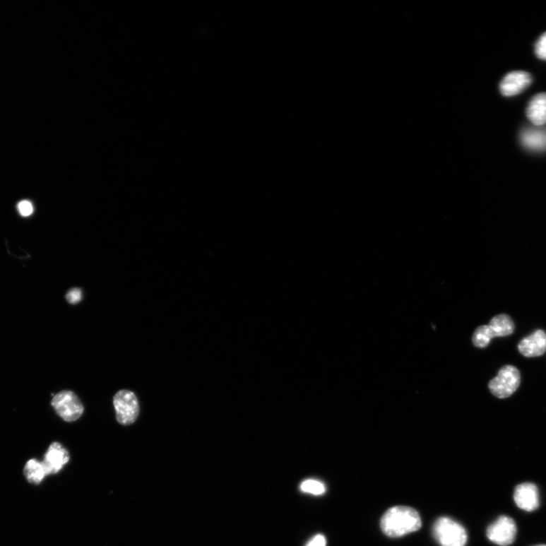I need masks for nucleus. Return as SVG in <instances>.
Listing matches in <instances>:
<instances>
[{
    "mask_svg": "<svg viewBox=\"0 0 546 546\" xmlns=\"http://www.w3.org/2000/svg\"><path fill=\"white\" fill-rule=\"evenodd\" d=\"M18 210L20 215L28 218L34 212L33 204L29 201H22L18 204Z\"/></svg>",
    "mask_w": 546,
    "mask_h": 546,
    "instance_id": "a211bd4d",
    "label": "nucleus"
},
{
    "mask_svg": "<svg viewBox=\"0 0 546 546\" xmlns=\"http://www.w3.org/2000/svg\"><path fill=\"white\" fill-rule=\"evenodd\" d=\"M494 338L511 335L514 331V324L511 318L506 314L494 316L489 325Z\"/></svg>",
    "mask_w": 546,
    "mask_h": 546,
    "instance_id": "f8f14e48",
    "label": "nucleus"
},
{
    "mask_svg": "<svg viewBox=\"0 0 546 546\" xmlns=\"http://www.w3.org/2000/svg\"><path fill=\"white\" fill-rule=\"evenodd\" d=\"M535 546H546L545 545H535Z\"/></svg>",
    "mask_w": 546,
    "mask_h": 546,
    "instance_id": "412c9836",
    "label": "nucleus"
},
{
    "mask_svg": "<svg viewBox=\"0 0 546 546\" xmlns=\"http://www.w3.org/2000/svg\"><path fill=\"white\" fill-rule=\"evenodd\" d=\"M517 525L510 517L503 515L489 525L487 530L488 539L500 546L511 545L517 535Z\"/></svg>",
    "mask_w": 546,
    "mask_h": 546,
    "instance_id": "423d86ee",
    "label": "nucleus"
},
{
    "mask_svg": "<svg viewBox=\"0 0 546 546\" xmlns=\"http://www.w3.org/2000/svg\"><path fill=\"white\" fill-rule=\"evenodd\" d=\"M535 52L540 59L546 60V32L540 37L535 44Z\"/></svg>",
    "mask_w": 546,
    "mask_h": 546,
    "instance_id": "f3484780",
    "label": "nucleus"
},
{
    "mask_svg": "<svg viewBox=\"0 0 546 546\" xmlns=\"http://www.w3.org/2000/svg\"><path fill=\"white\" fill-rule=\"evenodd\" d=\"M51 405L58 415L66 422H73L84 413V406L71 391H63L54 396Z\"/></svg>",
    "mask_w": 546,
    "mask_h": 546,
    "instance_id": "20e7f679",
    "label": "nucleus"
},
{
    "mask_svg": "<svg viewBox=\"0 0 546 546\" xmlns=\"http://www.w3.org/2000/svg\"><path fill=\"white\" fill-rule=\"evenodd\" d=\"M527 117L537 126L546 124V93L534 96L527 108Z\"/></svg>",
    "mask_w": 546,
    "mask_h": 546,
    "instance_id": "9b49d317",
    "label": "nucleus"
},
{
    "mask_svg": "<svg viewBox=\"0 0 546 546\" xmlns=\"http://www.w3.org/2000/svg\"><path fill=\"white\" fill-rule=\"evenodd\" d=\"M25 476L33 484H40L48 475L43 461L37 459L29 460L25 466Z\"/></svg>",
    "mask_w": 546,
    "mask_h": 546,
    "instance_id": "ddd939ff",
    "label": "nucleus"
},
{
    "mask_svg": "<svg viewBox=\"0 0 546 546\" xmlns=\"http://www.w3.org/2000/svg\"><path fill=\"white\" fill-rule=\"evenodd\" d=\"M306 546H326V539L323 534H318Z\"/></svg>",
    "mask_w": 546,
    "mask_h": 546,
    "instance_id": "aec40b11",
    "label": "nucleus"
},
{
    "mask_svg": "<svg viewBox=\"0 0 546 546\" xmlns=\"http://www.w3.org/2000/svg\"><path fill=\"white\" fill-rule=\"evenodd\" d=\"M70 458L66 449L59 442L51 444L45 454L44 465L48 475H55L64 468Z\"/></svg>",
    "mask_w": 546,
    "mask_h": 546,
    "instance_id": "1a4fd4ad",
    "label": "nucleus"
},
{
    "mask_svg": "<svg viewBox=\"0 0 546 546\" xmlns=\"http://www.w3.org/2000/svg\"><path fill=\"white\" fill-rule=\"evenodd\" d=\"M514 499L517 506L528 512L540 507V492L534 483L523 482L514 489Z\"/></svg>",
    "mask_w": 546,
    "mask_h": 546,
    "instance_id": "0eeeda50",
    "label": "nucleus"
},
{
    "mask_svg": "<svg viewBox=\"0 0 546 546\" xmlns=\"http://www.w3.org/2000/svg\"><path fill=\"white\" fill-rule=\"evenodd\" d=\"M82 298V292L78 288H74L69 292L66 295V299L70 304H77Z\"/></svg>",
    "mask_w": 546,
    "mask_h": 546,
    "instance_id": "6ab92c4d",
    "label": "nucleus"
},
{
    "mask_svg": "<svg viewBox=\"0 0 546 546\" xmlns=\"http://www.w3.org/2000/svg\"><path fill=\"white\" fill-rule=\"evenodd\" d=\"M494 338L489 326H482L477 328L473 336V343L480 348H486Z\"/></svg>",
    "mask_w": 546,
    "mask_h": 546,
    "instance_id": "2eb2a0df",
    "label": "nucleus"
},
{
    "mask_svg": "<svg viewBox=\"0 0 546 546\" xmlns=\"http://www.w3.org/2000/svg\"><path fill=\"white\" fill-rule=\"evenodd\" d=\"M522 141L529 148L540 150L546 144V136L541 131L527 130L523 133Z\"/></svg>",
    "mask_w": 546,
    "mask_h": 546,
    "instance_id": "4468645a",
    "label": "nucleus"
},
{
    "mask_svg": "<svg viewBox=\"0 0 546 546\" xmlns=\"http://www.w3.org/2000/svg\"><path fill=\"white\" fill-rule=\"evenodd\" d=\"M432 534L440 546H465L468 541L465 528L448 517L439 518L435 522Z\"/></svg>",
    "mask_w": 546,
    "mask_h": 546,
    "instance_id": "f03ea898",
    "label": "nucleus"
},
{
    "mask_svg": "<svg viewBox=\"0 0 546 546\" xmlns=\"http://www.w3.org/2000/svg\"><path fill=\"white\" fill-rule=\"evenodd\" d=\"M113 404L120 425H131L135 423L139 415V404L136 396L132 391L120 390L113 398Z\"/></svg>",
    "mask_w": 546,
    "mask_h": 546,
    "instance_id": "39448f33",
    "label": "nucleus"
},
{
    "mask_svg": "<svg viewBox=\"0 0 546 546\" xmlns=\"http://www.w3.org/2000/svg\"><path fill=\"white\" fill-rule=\"evenodd\" d=\"M422 521L419 513L406 506L389 509L380 521L381 530L388 538H398L420 529Z\"/></svg>",
    "mask_w": 546,
    "mask_h": 546,
    "instance_id": "f257e3e1",
    "label": "nucleus"
},
{
    "mask_svg": "<svg viewBox=\"0 0 546 546\" xmlns=\"http://www.w3.org/2000/svg\"><path fill=\"white\" fill-rule=\"evenodd\" d=\"M532 78L528 72L517 71L510 72L500 84L502 95L511 97L520 94L531 84Z\"/></svg>",
    "mask_w": 546,
    "mask_h": 546,
    "instance_id": "6e6552de",
    "label": "nucleus"
},
{
    "mask_svg": "<svg viewBox=\"0 0 546 546\" xmlns=\"http://www.w3.org/2000/svg\"><path fill=\"white\" fill-rule=\"evenodd\" d=\"M300 489L303 492L310 493L314 496H321L326 491L324 483L316 480H307L302 482Z\"/></svg>",
    "mask_w": 546,
    "mask_h": 546,
    "instance_id": "dca6fc26",
    "label": "nucleus"
},
{
    "mask_svg": "<svg viewBox=\"0 0 546 546\" xmlns=\"http://www.w3.org/2000/svg\"><path fill=\"white\" fill-rule=\"evenodd\" d=\"M519 352L527 357L542 356L546 352V333L538 329L530 336L521 340L518 345Z\"/></svg>",
    "mask_w": 546,
    "mask_h": 546,
    "instance_id": "9d476101",
    "label": "nucleus"
},
{
    "mask_svg": "<svg viewBox=\"0 0 546 546\" xmlns=\"http://www.w3.org/2000/svg\"><path fill=\"white\" fill-rule=\"evenodd\" d=\"M521 384L519 370L511 365L503 367L496 378L489 384L492 394L499 398H506L517 391Z\"/></svg>",
    "mask_w": 546,
    "mask_h": 546,
    "instance_id": "7ed1b4c3",
    "label": "nucleus"
}]
</instances>
